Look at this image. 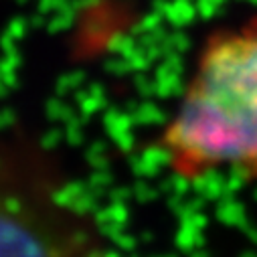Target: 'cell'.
Segmentation results:
<instances>
[{
  "mask_svg": "<svg viewBox=\"0 0 257 257\" xmlns=\"http://www.w3.org/2000/svg\"><path fill=\"white\" fill-rule=\"evenodd\" d=\"M154 144L178 180L257 182V13L203 39Z\"/></svg>",
  "mask_w": 257,
  "mask_h": 257,
  "instance_id": "1",
  "label": "cell"
},
{
  "mask_svg": "<svg viewBox=\"0 0 257 257\" xmlns=\"http://www.w3.org/2000/svg\"><path fill=\"white\" fill-rule=\"evenodd\" d=\"M0 257H115L59 156L23 127H0Z\"/></svg>",
  "mask_w": 257,
  "mask_h": 257,
  "instance_id": "2",
  "label": "cell"
}]
</instances>
